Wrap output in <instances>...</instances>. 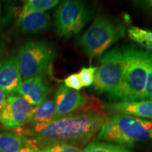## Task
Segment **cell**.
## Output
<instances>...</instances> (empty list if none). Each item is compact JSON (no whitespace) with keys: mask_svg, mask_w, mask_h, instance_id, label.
Instances as JSON below:
<instances>
[{"mask_svg":"<svg viewBox=\"0 0 152 152\" xmlns=\"http://www.w3.org/2000/svg\"><path fill=\"white\" fill-rule=\"evenodd\" d=\"M6 99H7V94L0 88V113H1L3 106L4 105Z\"/></svg>","mask_w":152,"mask_h":152,"instance_id":"603a6c76","label":"cell"},{"mask_svg":"<svg viewBox=\"0 0 152 152\" xmlns=\"http://www.w3.org/2000/svg\"><path fill=\"white\" fill-rule=\"evenodd\" d=\"M50 88L44 76H37L22 82L18 94L31 106H37L46 99Z\"/></svg>","mask_w":152,"mask_h":152,"instance_id":"8fae6325","label":"cell"},{"mask_svg":"<svg viewBox=\"0 0 152 152\" xmlns=\"http://www.w3.org/2000/svg\"><path fill=\"white\" fill-rule=\"evenodd\" d=\"M20 152H39V151H38L37 149L30 147L29 145H27L26 147L23 148V149L20 150Z\"/></svg>","mask_w":152,"mask_h":152,"instance_id":"cb8c5ba5","label":"cell"},{"mask_svg":"<svg viewBox=\"0 0 152 152\" xmlns=\"http://www.w3.org/2000/svg\"><path fill=\"white\" fill-rule=\"evenodd\" d=\"M83 152H132V151L118 144L95 142L89 144Z\"/></svg>","mask_w":152,"mask_h":152,"instance_id":"ac0fdd59","label":"cell"},{"mask_svg":"<svg viewBox=\"0 0 152 152\" xmlns=\"http://www.w3.org/2000/svg\"><path fill=\"white\" fill-rule=\"evenodd\" d=\"M64 82L65 84L64 85L66 87L72 89V90L78 91L83 87L77 73L71 74V75H68L67 77H66Z\"/></svg>","mask_w":152,"mask_h":152,"instance_id":"7402d4cb","label":"cell"},{"mask_svg":"<svg viewBox=\"0 0 152 152\" xmlns=\"http://www.w3.org/2000/svg\"><path fill=\"white\" fill-rule=\"evenodd\" d=\"M106 108L118 114L152 119V100L118 102L107 104Z\"/></svg>","mask_w":152,"mask_h":152,"instance_id":"7c38bea8","label":"cell"},{"mask_svg":"<svg viewBox=\"0 0 152 152\" xmlns=\"http://www.w3.org/2000/svg\"><path fill=\"white\" fill-rule=\"evenodd\" d=\"M106 113H79L58 118L49 123L32 125L20 131L26 137L30 147L39 151L42 148L56 143H85L100 130Z\"/></svg>","mask_w":152,"mask_h":152,"instance_id":"6da1fadb","label":"cell"},{"mask_svg":"<svg viewBox=\"0 0 152 152\" xmlns=\"http://www.w3.org/2000/svg\"><path fill=\"white\" fill-rule=\"evenodd\" d=\"M51 18L46 12H31L20 16L18 26L23 33H38L49 27Z\"/></svg>","mask_w":152,"mask_h":152,"instance_id":"4fadbf2b","label":"cell"},{"mask_svg":"<svg viewBox=\"0 0 152 152\" xmlns=\"http://www.w3.org/2000/svg\"><path fill=\"white\" fill-rule=\"evenodd\" d=\"M22 82L16 57L0 56V88L6 94H14L18 92Z\"/></svg>","mask_w":152,"mask_h":152,"instance_id":"30bf717a","label":"cell"},{"mask_svg":"<svg viewBox=\"0 0 152 152\" xmlns=\"http://www.w3.org/2000/svg\"><path fill=\"white\" fill-rule=\"evenodd\" d=\"M125 30L121 23L108 16H99L81 36L80 45L90 58L101 56L110 47L124 37Z\"/></svg>","mask_w":152,"mask_h":152,"instance_id":"277c9868","label":"cell"},{"mask_svg":"<svg viewBox=\"0 0 152 152\" xmlns=\"http://www.w3.org/2000/svg\"><path fill=\"white\" fill-rule=\"evenodd\" d=\"M56 57L50 43L45 41H28L19 48L16 59L22 81L44 75Z\"/></svg>","mask_w":152,"mask_h":152,"instance_id":"5b68a950","label":"cell"},{"mask_svg":"<svg viewBox=\"0 0 152 152\" xmlns=\"http://www.w3.org/2000/svg\"><path fill=\"white\" fill-rule=\"evenodd\" d=\"M148 4L151 6V7L152 8V1H148Z\"/></svg>","mask_w":152,"mask_h":152,"instance_id":"d4e9b609","label":"cell"},{"mask_svg":"<svg viewBox=\"0 0 152 152\" xmlns=\"http://www.w3.org/2000/svg\"><path fill=\"white\" fill-rule=\"evenodd\" d=\"M0 14H1V4H0Z\"/></svg>","mask_w":152,"mask_h":152,"instance_id":"484cf974","label":"cell"},{"mask_svg":"<svg viewBox=\"0 0 152 152\" xmlns=\"http://www.w3.org/2000/svg\"><path fill=\"white\" fill-rule=\"evenodd\" d=\"M142 100H152V58L148 69Z\"/></svg>","mask_w":152,"mask_h":152,"instance_id":"44dd1931","label":"cell"},{"mask_svg":"<svg viewBox=\"0 0 152 152\" xmlns=\"http://www.w3.org/2000/svg\"><path fill=\"white\" fill-rule=\"evenodd\" d=\"M123 63L121 47L112 49L104 54L96 68L94 77V90L106 93L108 97L118 90L123 81Z\"/></svg>","mask_w":152,"mask_h":152,"instance_id":"8992f818","label":"cell"},{"mask_svg":"<svg viewBox=\"0 0 152 152\" xmlns=\"http://www.w3.org/2000/svg\"><path fill=\"white\" fill-rule=\"evenodd\" d=\"M27 145L26 140L20 134L0 132V152H20Z\"/></svg>","mask_w":152,"mask_h":152,"instance_id":"9a60e30c","label":"cell"},{"mask_svg":"<svg viewBox=\"0 0 152 152\" xmlns=\"http://www.w3.org/2000/svg\"><path fill=\"white\" fill-rule=\"evenodd\" d=\"M39 152H83L81 149L73 144L56 143L47 145L39 150Z\"/></svg>","mask_w":152,"mask_h":152,"instance_id":"d6986e66","label":"cell"},{"mask_svg":"<svg viewBox=\"0 0 152 152\" xmlns=\"http://www.w3.org/2000/svg\"><path fill=\"white\" fill-rule=\"evenodd\" d=\"M58 0H29L25 4L20 16L31 12H45L58 4Z\"/></svg>","mask_w":152,"mask_h":152,"instance_id":"e0dca14e","label":"cell"},{"mask_svg":"<svg viewBox=\"0 0 152 152\" xmlns=\"http://www.w3.org/2000/svg\"><path fill=\"white\" fill-rule=\"evenodd\" d=\"M33 106L20 96L7 97L0 113V121L8 128H18L28 124Z\"/></svg>","mask_w":152,"mask_h":152,"instance_id":"ba28073f","label":"cell"},{"mask_svg":"<svg viewBox=\"0 0 152 152\" xmlns=\"http://www.w3.org/2000/svg\"><path fill=\"white\" fill-rule=\"evenodd\" d=\"M96 69V68L92 67V66L88 68L83 67L77 73L83 87H89L93 84Z\"/></svg>","mask_w":152,"mask_h":152,"instance_id":"ffe728a7","label":"cell"},{"mask_svg":"<svg viewBox=\"0 0 152 152\" xmlns=\"http://www.w3.org/2000/svg\"><path fill=\"white\" fill-rule=\"evenodd\" d=\"M123 63V81L115 94L109 96L115 102L141 101L152 54L130 45L121 47Z\"/></svg>","mask_w":152,"mask_h":152,"instance_id":"7a4b0ae2","label":"cell"},{"mask_svg":"<svg viewBox=\"0 0 152 152\" xmlns=\"http://www.w3.org/2000/svg\"><path fill=\"white\" fill-rule=\"evenodd\" d=\"M57 118L56 107L54 100L45 99L33 108L28 123L32 125L49 123Z\"/></svg>","mask_w":152,"mask_h":152,"instance_id":"5bb4252c","label":"cell"},{"mask_svg":"<svg viewBox=\"0 0 152 152\" xmlns=\"http://www.w3.org/2000/svg\"><path fill=\"white\" fill-rule=\"evenodd\" d=\"M97 138L129 147L152 141V121L116 113L107 118Z\"/></svg>","mask_w":152,"mask_h":152,"instance_id":"3957f363","label":"cell"},{"mask_svg":"<svg viewBox=\"0 0 152 152\" xmlns=\"http://www.w3.org/2000/svg\"><path fill=\"white\" fill-rule=\"evenodd\" d=\"M92 11L81 1H65L55 11L54 26L58 35L69 38L78 34L92 17Z\"/></svg>","mask_w":152,"mask_h":152,"instance_id":"52a82bcc","label":"cell"},{"mask_svg":"<svg viewBox=\"0 0 152 152\" xmlns=\"http://www.w3.org/2000/svg\"><path fill=\"white\" fill-rule=\"evenodd\" d=\"M128 35L132 41L152 52V32L132 26L128 29Z\"/></svg>","mask_w":152,"mask_h":152,"instance_id":"2e32d148","label":"cell"},{"mask_svg":"<svg viewBox=\"0 0 152 152\" xmlns=\"http://www.w3.org/2000/svg\"><path fill=\"white\" fill-rule=\"evenodd\" d=\"M87 100V95L61 85L57 89L54 102L58 118L72 115L79 110Z\"/></svg>","mask_w":152,"mask_h":152,"instance_id":"9c48e42d","label":"cell"}]
</instances>
